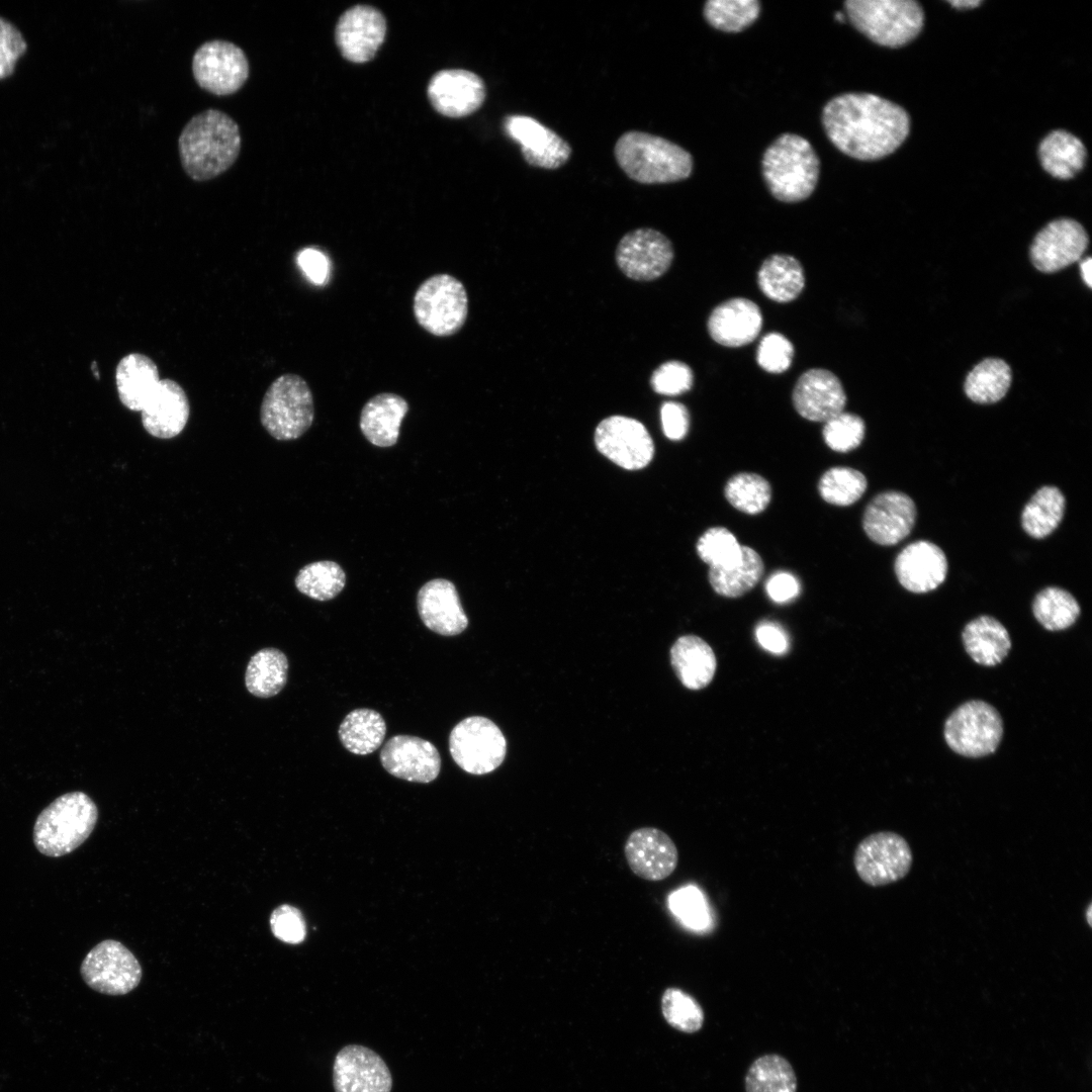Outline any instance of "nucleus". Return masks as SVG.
<instances>
[{"label":"nucleus","mask_w":1092,"mask_h":1092,"mask_svg":"<svg viewBox=\"0 0 1092 1092\" xmlns=\"http://www.w3.org/2000/svg\"><path fill=\"white\" fill-rule=\"evenodd\" d=\"M822 123L840 152L861 161L892 154L910 130V117L904 108L871 93L833 97L823 108Z\"/></svg>","instance_id":"f257e3e1"},{"label":"nucleus","mask_w":1092,"mask_h":1092,"mask_svg":"<svg viewBox=\"0 0 1092 1092\" xmlns=\"http://www.w3.org/2000/svg\"><path fill=\"white\" fill-rule=\"evenodd\" d=\"M241 145L238 123L217 109H206L191 117L178 139L182 167L197 182L229 170L239 157Z\"/></svg>","instance_id":"f03ea898"},{"label":"nucleus","mask_w":1092,"mask_h":1092,"mask_svg":"<svg viewBox=\"0 0 1092 1092\" xmlns=\"http://www.w3.org/2000/svg\"><path fill=\"white\" fill-rule=\"evenodd\" d=\"M618 165L642 184L672 183L690 177L693 157L680 146L658 135L630 130L615 144Z\"/></svg>","instance_id":"7ed1b4c3"},{"label":"nucleus","mask_w":1092,"mask_h":1092,"mask_svg":"<svg viewBox=\"0 0 1092 1092\" xmlns=\"http://www.w3.org/2000/svg\"><path fill=\"white\" fill-rule=\"evenodd\" d=\"M761 169L766 186L775 198L783 202H799L815 190L820 162L806 139L795 133H783L764 151Z\"/></svg>","instance_id":"20e7f679"},{"label":"nucleus","mask_w":1092,"mask_h":1092,"mask_svg":"<svg viewBox=\"0 0 1092 1092\" xmlns=\"http://www.w3.org/2000/svg\"><path fill=\"white\" fill-rule=\"evenodd\" d=\"M97 818V806L87 794L79 791L66 793L54 800L37 816L33 827V843L44 855H66L90 836Z\"/></svg>","instance_id":"39448f33"},{"label":"nucleus","mask_w":1092,"mask_h":1092,"mask_svg":"<svg viewBox=\"0 0 1092 1092\" xmlns=\"http://www.w3.org/2000/svg\"><path fill=\"white\" fill-rule=\"evenodd\" d=\"M852 25L874 42L901 47L922 29L924 14L913 0H847L844 2Z\"/></svg>","instance_id":"423d86ee"},{"label":"nucleus","mask_w":1092,"mask_h":1092,"mask_svg":"<svg viewBox=\"0 0 1092 1092\" xmlns=\"http://www.w3.org/2000/svg\"><path fill=\"white\" fill-rule=\"evenodd\" d=\"M313 419V395L304 378L286 373L269 385L261 402L260 421L274 439L289 441L301 437Z\"/></svg>","instance_id":"0eeeda50"},{"label":"nucleus","mask_w":1092,"mask_h":1092,"mask_svg":"<svg viewBox=\"0 0 1092 1092\" xmlns=\"http://www.w3.org/2000/svg\"><path fill=\"white\" fill-rule=\"evenodd\" d=\"M417 323L437 337L458 333L468 315V296L463 283L447 273L424 280L416 290L413 303Z\"/></svg>","instance_id":"6e6552de"},{"label":"nucleus","mask_w":1092,"mask_h":1092,"mask_svg":"<svg viewBox=\"0 0 1092 1092\" xmlns=\"http://www.w3.org/2000/svg\"><path fill=\"white\" fill-rule=\"evenodd\" d=\"M946 744L966 757L993 753L1003 736V722L990 704L972 700L959 706L946 719L943 731Z\"/></svg>","instance_id":"1a4fd4ad"},{"label":"nucleus","mask_w":1092,"mask_h":1092,"mask_svg":"<svg viewBox=\"0 0 1092 1092\" xmlns=\"http://www.w3.org/2000/svg\"><path fill=\"white\" fill-rule=\"evenodd\" d=\"M453 760L466 772L485 775L498 767L507 751L506 738L489 719L472 716L460 721L449 736Z\"/></svg>","instance_id":"9d476101"},{"label":"nucleus","mask_w":1092,"mask_h":1092,"mask_svg":"<svg viewBox=\"0 0 1092 1092\" xmlns=\"http://www.w3.org/2000/svg\"><path fill=\"white\" fill-rule=\"evenodd\" d=\"M913 855L906 839L892 831L866 836L855 847L853 867L859 879L872 887L902 880L909 873Z\"/></svg>","instance_id":"9b49d317"},{"label":"nucleus","mask_w":1092,"mask_h":1092,"mask_svg":"<svg viewBox=\"0 0 1092 1092\" xmlns=\"http://www.w3.org/2000/svg\"><path fill=\"white\" fill-rule=\"evenodd\" d=\"M84 982L105 995L118 996L132 991L143 976L142 967L121 942L106 939L96 944L80 968Z\"/></svg>","instance_id":"f8f14e48"},{"label":"nucleus","mask_w":1092,"mask_h":1092,"mask_svg":"<svg viewBox=\"0 0 1092 1092\" xmlns=\"http://www.w3.org/2000/svg\"><path fill=\"white\" fill-rule=\"evenodd\" d=\"M192 73L200 88L213 95L226 96L245 85L250 65L239 46L213 39L202 43L194 53Z\"/></svg>","instance_id":"ddd939ff"},{"label":"nucleus","mask_w":1092,"mask_h":1092,"mask_svg":"<svg viewBox=\"0 0 1092 1092\" xmlns=\"http://www.w3.org/2000/svg\"><path fill=\"white\" fill-rule=\"evenodd\" d=\"M598 450L618 466L637 470L653 458L654 444L645 426L625 416L604 419L595 432Z\"/></svg>","instance_id":"4468645a"},{"label":"nucleus","mask_w":1092,"mask_h":1092,"mask_svg":"<svg viewBox=\"0 0 1092 1092\" xmlns=\"http://www.w3.org/2000/svg\"><path fill=\"white\" fill-rule=\"evenodd\" d=\"M673 255L672 244L665 235L641 228L622 237L616 249V262L628 278L651 281L669 269Z\"/></svg>","instance_id":"2eb2a0df"},{"label":"nucleus","mask_w":1092,"mask_h":1092,"mask_svg":"<svg viewBox=\"0 0 1092 1092\" xmlns=\"http://www.w3.org/2000/svg\"><path fill=\"white\" fill-rule=\"evenodd\" d=\"M392 1075L373 1050L357 1043L343 1046L333 1064L335 1092H390Z\"/></svg>","instance_id":"dca6fc26"},{"label":"nucleus","mask_w":1092,"mask_h":1092,"mask_svg":"<svg viewBox=\"0 0 1092 1092\" xmlns=\"http://www.w3.org/2000/svg\"><path fill=\"white\" fill-rule=\"evenodd\" d=\"M1089 244L1087 232L1078 221L1060 218L1048 223L1034 237L1030 260L1043 273H1054L1078 261Z\"/></svg>","instance_id":"f3484780"},{"label":"nucleus","mask_w":1092,"mask_h":1092,"mask_svg":"<svg viewBox=\"0 0 1092 1092\" xmlns=\"http://www.w3.org/2000/svg\"><path fill=\"white\" fill-rule=\"evenodd\" d=\"M504 129L520 145L522 156L530 166L547 170L558 169L566 164L571 156L570 145L534 117L508 115L504 119Z\"/></svg>","instance_id":"a211bd4d"},{"label":"nucleus","mask_w":1092,"mask_h":1092,"mask_svg":"<svg viewBox=\"0 0 1092 1092\" xmlns=\"http://www.w3.org/2000/svg\"><path fill=\"white\" fill-rule=\"evenodd\" d=\"M624 855L633 874L649 882L668 878L678 863V850L664 831L655 827L633 830L624 844Z\"/></svg>","instance_id":"6ab92c4d"},{"label":"nucleus","mask_w":1092,"mask_h":1092,"mask_svg":"<svg viewBox=\"0 0 1092 1092\" xmlns=\"http://www.w3.org/2000/svg\"><path fill=\"white\" fill-rule=\"evenodd\" d=\"M915 520L913 499L904 492L888 490L869 503L862 516V528L873 542L891 546L910 534Z\"/></svg>","instance_id":"aec40b11"},{"label":"nucleus","mask_w":1092,"mask_h":1092,"mask_svg":"<svg viewBox=\"0 0 1092 1092\" xmlns=\"http://www.w3.org/2000/svg\"><path fill=\"white\" fill-rule=\"evenodd\" d=\"M380 761L391 776L414 783H431L441 768L434 744L411 735L391 737L381 749Z\"/></svg>","instance_id":"412c9836"},{"label":"nucleus","mask_w":1092,"mask_h":1092,"mask_svg":"<svg viewBox=\"0 0 1092 1092\" xmlns=\"http://www.w3.org/2000/svg\"><path fill=\"white\" fill-rule=\"evenodd\" d=\"M386 22L377 9L357 5L340 17L336 27V42L345 59L353 63L371 60L384 40Z\"/></svg>","instance_id":"4be33fe9"},{"label":"nucleus","mask_w":1092,"mask_h":1092,"mask_svg":"<svg viewBox=\"0 0 1092 1092\" xmlns=\"http://www.w3.org/2000/svg\"><path fill=\"white\" fill-rule=\"evenodd\" d=\"M797 413L811 422H826L843 412L846 394L839 378L823 368L805 371L793 390Z\"/></svg>","instance_id":"5701e85b"},{"label":"nucleus","mask_w":1092,"mask_h":1092,"mask_svg":"<svg viewBox=\"0 0 1092 1092\" xmlns=\"http://www.w3.org/2000/svg\"><path fill=\"white\" fill-rule=\"evenodd\" d=\"M483 80L473 72L454 69L436 73L428 86L434 108L449 117H463L476 111L485 99Z\"/></svg>","instance_id":"b1692460"},{"label":"nucleus","mask_w":1092,"mask_h":1092,"mask_svg":"<svg viewBox=\"0 0 1092 1092\" xmlns=\"http://www.w3.org/2000/svg\"><path fill=\"white\" fill-rule=\"evenodd\" d=\"M417 608L425 626L437 634L455 636L468 626L458 592L448 579L426 582L418 593Z\"/></svg>","instance_id":"393cba45"},{"label":"nucleus","mask_w":1092,"mask_h":1092,"mask_svg":"<svg viewBox=\"0 0 1092 1092\" xmlns=\"http://www.w3.org/2000/svg\"><path fill=\"white\" fill-rule=\"evenodd\" d=\"M895 572L899 582L907 590L916 594L928 593L944 581L947 573L946 556L934 543L916 541L898 554Z\"/></svg>","instance_id":"a878e982"},{"label":"nucleus","mask_w":1092,"mask_h":1092,"mask_svg":"<svg viewBox=\"0 0 1092 1092\" xmlns=\"http://www.w3.org/2000/svg\"><path fill=\"white\" fill-rule=\"evenodd\" d=\"M144 429L153 437L171 439L185 428L190 404L185 390L173 379H161L142 410Z\"/></svg>","instance_id":"bb28decb"},{"label":"nucleus","mask_w":1092,"mask_h":1092,"mask_svg":"<svg viewBox=\"0 0 1092 1092\" xmlns=\"http://www.w3.org/2000/svg\"><path fill=\"white\" fill-rule=\"evenodd\" d=\"M707 327L716 343L725 347H741L758 336L762 327V314L752 300L735 297L713 309Z\"/></svg>","instance_id":"cd10ccee"},{"label":"nucleus","mask_w":1092,"mask_h":1092,"mask_svg":"<svg viewBox=\"0 0 1092 1092\" xmlns=\"http://www.w3.org/2000/svg\"><path fill=\"white\" fill-rule=\"evenodd\" d=\"M407 412L408 403L402 396L392 392L375 394L361 410L360 430L372 445L391 447L398 440L400 425Z\"/></svg>","instance_id":"c85d7f7f"},{"label":"nucleus","mask_w":1092,"mask_h":1092,"mask_svg":"<svg viewBox=\"0 0 1092 1092\" xmlns=\"http://www.w3.org/2000/svg\"><path fill=\"white\" fill-rule=\"evenodd\" d=\"M160 380L157 364L142 353L125 355L115 369L119 400L133 412H142Z\"/></svg>","instance_id":"c756f323"},{"label":"nucleus","mask_w":1092,"mask_h":1092,"mask_svg":"<svg viewBox=\"0 0 1092 1092\" xmlns=\"http://www.w3.org/2000/svg\"><path fill=\"white\" fill-rule=\"evenodd\" d=\"M671 665L690 690L708 686L716 670V657L711 646L695 635L679 637L670 649Z\"/></svg>","instance_id":"7c9ffc66"},{"label":"nucleus","mask_w":1092,"mask_h":1092,"mask_svg":"<svg viewBox=\"0 0 1092 1092\" xmlns=\"http://www.w3.org/2000/svg\"><path fill=\"white\" fill-rule=\"evenodd\" d=\"M963 643L971 658L985 666H994L1003 661L1011 648L1006 628L997 619L986 615L965 626Z\"/></svg>","instance_id":"2f4dec72"},{"label":"nucleus","mask_w":1092,"mask_h":1092,"mask_svg":"<svg viewBox=\"0 0 1092 1092\" xmlns=\"http://www.w3.org/2000/svg\"><path fill=\"white\" fill-rule=\"evenodd\" d=\"M757 283L766 297L785 303L800 295L805 286V274L801 263L795 257L774 254L761 264Z\"/></svg>","instance_id":"473e14b6"},{"label":"nucleus","mask_w":1092,"mask_h":1092,"mask_svg":"<svg viewBox=\"0 0 1092 1092\" xmlns=\"http://www.w3.org/2000/svg\"><path fill=\"white\" fill-rule=\"evenodd\" d=\"M1038 156L1042 168L1050 175L1058 179H1071L1083 169L1087 151L1077 136L1058 129L1041 141Z\"/></svg>","instance_id":"72a5a7b5"},{"label":"nucleus","mask_w":1092,"mask_h":1092,"mask_svg":"<svg viewBox=\"0 0 1092 1092\" xmlns=\"http://www.w3.org/2000/svg\"><path fill=\"white\" fill-rule=\"evenodd\" d=\"M760 555L748 546L742 547L739 560L727 567H710L708 578L713 589L726 598H738L749 592L763 574Z\"/></svg>","instance_id":"f704fd0d"},{"label":"nucleus","mask_w":1092,"mask_h":1092,"mask_svg":"<svg viewBox=\"0 0 1092 1092\" xmlns=\"http://www.w3.org/2000/svg\"><path fill=\"white\" fill-rule=\"evenodd\" d=\"M288 660L277 648H263L248 662L245 673L247 690L258 698H271L284 688L287 681Z\"/></svg>","instance_id":"c9c22d12"},{"label":"nucleus","mask_w":1092,"mask_h":1092,"mask_svg":"<svg viewBox=\"0 0 1092 1092\" xmlns=\"http://www.w3.org/2000/svg\"><path fill=\"white\" fill-rule=\"evenodd\" d=\"M386 734L383 717L371 709L350 712L339 727V738L344 747L358 755L369 754L380 747Z\"/></svg>","instance_id":"e433bc0d"},{"label":"nucleus","mask_w":1092,"mask_h":1092,"mask_svg":"<svg viewBox=\"0 0 1092 1092\" xmlns=\"http://www.w3.org/2000/svg\"><path fill=\"white\" fill-rule=\"evenodd\" d=\"M1065 504V496L1058 487H1040L1022 511L1021 524L1024 531L1036 539L1052 534L1063 519Z\"/></svg>","instance_id":"4c0bfd02"},{"label":"nucleus","mask_w":1092,"mask_h":1092,"mask_svg":"<svg viewBox=\"0 0 1092 1092\" xmlns=\"http://www.w3.org/2000/svg\"><path fill=\"white\" fill-rule=\"evenodd\" d=\"M1011 379V369L1004 360L987 358L969 372L964 388L967 396L974 402L994 403L1005 396Z\"/></svg>","instance_id":"58836bf2"},{"label":"nucleus","mask_w":1092,"mask_h":1092,"mask_svg":"<svg viewBox=\"0 0 1092 1092\" xmlns=\"http://www.w3.org/2000/svg\"><path fill=\"white\" fill-rule=\"evenodd\" d=\"M745 1092H797L798 1081L791 1063L781 1055L755 1059L744 1079Z\"/></svg>","instance_id":"ea45409f"},{"label":"nucleus","mask_w":1092,"mask_h":1092,"mask_svg":"<svg viewBox=\"0 0 1092 1092\" xmlns=\"http://www.w3.org/2000/svg\"><path fill=\"white\" fill-rule=\"evenodd\" d=\"M1032 611L1035 619L1050 631L1071 627L1080 615L1077 600L1067 590L1050 586L1034 598Z\"/></svg>","instance_id":"a19ab883"},{"label":"nucleus","mask_w":1092,"mask_h":1092,"mask_svg":"<svg viewBox=\"0 0 1092 1092\" xmlns=\"http://www.w3.org/2000/svg\"><path fill=\"white\" fill-rule=\"evenodd\" d=\"M294 583L299 593L310 599L329 601L345 587L346 573L335 561H315L298 571Z\"/></svg>","instance_id":"79ce46f5"},{"label":"nucleus","mask_w":1092,"mask_h":1092,"mask_svg":"<svg viewBox=\"0 0 1092 1092\" xmlns=\"http://www.w3.org/2000/svg\"><path fill=\"white\" fill-rule=\"evenodd\" d=\"M728 503L748 515L763 512L771 498L769 482L759 474L740 472L728 479L724 488Z\"/></svg>","instance_id":"37998d69"},{"label":"nucleus","mask_w":1092,"mask_h":1092,"mask_svg":"<svg viewBox=\"0 0 1092 1092\" xmlns=\"http://www.w3.org/2000/svg\"><path fill=\"white\" fill-rule=\"evenodd\" d=\"M757 0H709L704 4V17L716 29L739 32L750 26L759 16Z\"/></svg>","instance_id":"c03bdc74"},{"label":"nucleus","mask_w":1092,"mask_h":1092,"mask_svg":"<svg viewBox=\"0 0 1092 1092\" xmlns=\"http://www.w3.org/2000/svg\"><path fill=\"white\" fill-rule=\"evenodd\" d=\"M867 484V478L860 471L850 467L836 466L822 474L818 482V491L826 503L847 507L862 496Z\"/></svg>","instance_id":"a18cd8bd"},{"label":"nucleus","mask_w":1092,"mask_h":1092,"mask_svg":"<svg viewBox=\"0 0 1092 1092\" xmlns=\"http://www.w3.org/2000/svg\"><path fill=\"white\" fill-rule=\"evenodd\" d=\"M660 1007L666 1023L680 1032L695 1033L703 1027V1007L695 997L680 988H666L661 995Z\"/></svg>","instance_id":"49530a36"},{"label":"nucleus","mask_w":1092,"mask_h":1092,"mask_svg":"<svg viewBox=\"0 0 1092 1092\" xmlns=\"http://www.w3.org/2000/svg\"><path fill=\"white\" fill-rule=\"evenodd\" d=\"M742 545L734 534L724 527H712L697 542L699 557L710 567H727L741 557Z\"/></svg>","instance_id":"de8ad7c7"},{"label":"nucleus","mask_w":1092,"mask_h":1092,"mask_svg":"<svg viewBox=\"0 0 1092 1092\" xmlns=\"http://www.w3.org/2000/svg\"><path fill=\"white\" fill-rule=\"evenodd\" d=\"M863 420L854 414L841 412L825 422L822 436L833 451L846 453L857 448L864 438Z\"/></svg>","instance_id":"09e8293b"},{"label":"nucleus","mask_w":1092,"mask_h":1092,"mask_svg":"<svg viewBox=\"0 0 1092 1092\" xmlns=\"http://www.w3.org/2000/svg\"><path fill=\"white\" fill-rule=\"evenodd\" d=\"M793 356V344L780 333L765 335L756 351L757 364L770 373L785 372L791 366Z\"/></svg>","instance_id":"8fccbe9b"},{"label":"nucleus","mask_w":1092,"mask_h":1092,"mask_svg":"<svg viewBox=\"0 0 1092 1092\" xmlns=\"http://www.w3.org/2000/svg\"><path fill=\"white\" fill-rule=\"evenodd\" d=\"M693 371L684 362L671 360L661 364L651 375L650 384L656 393L678 395L691 389Z\"/></svg>","instance_id":"3c124183"},{"label":"nucleus","mask_w":1092,"mask_h":1092,"mask_svg":"<svg viewBox=\"0 0 1092 1092\" xmlns=\"http://www.w3.org/2000/svg\"><path fill=\"white\" fill-rule=\"evenodd\" d=\"M272 933L280 940L297 944L306 935V926L301 912L290 905L277 907L270 916Z\"/></svg>","instance_id":"603ef678"},{"label":"nucleus","mask_w":1092,"mask_h":1092,"mask_svg":"<svg viewBox=\"0 0 1092 1092\" xmlns=\"http://www.w3.org/2000/svg\"><path fill=\"white\" fill-rule=\"evenodd\" d=\"M672 911L687 924L701 928L706 924L708 913L702 894L693 887L680 889L669 898Z\"/></svg>","instance_id":"864d4df0"},{"label":"nucleus","mask_w":1092,"mask_h":1092,"mask_svg":"<svg viewBox=\"0 0 1092 1092\" xmlns=\"http://www.w3.org/2000/svg\"><path fill=\"white\" fill-rule=\"evenodd\" d=\"M26 48L20 31L0 17V79L13 73L17 60L25 53Z\"/></svg>","instance_id":"5fc2aeb1"},{"label":"nucleus","mask_w":1092,"mask_h":1092,"mask_svg":"<svg viewBox=\"0 0 1092 1092\" xmlns=\"http://www.w3.org/2000/svg\"><path fill=\"white\" fill-rule=\"evenodd\" d=\"M661 425L664 435L678 441L686 437L689 431L690 418L687 407L679 402L666 401L660 410Z\"/></svg>","instance_id":"6e6d98bb"},{"label":"nucleus","mask_w":1092,"mask_h":1092,"mask_svg":"<svg viewBox=\"0 0 1092 1092\" xmlns=\"http://www.w3.org/2000/svg\"><path fill=\"white\" fill-rule=\"evenodd\" d=\"M798 578L788 571L774 572L765 582V590L768 597L776 603H788L800 594Z\"/></svg>","instance_id":"4d7b16f0"},{"label":"nucleus","mask_w":1092,"mask_h":1092,"mask_svg":"<svg viewBox=\"0 0 1092 1092\" xmlns=\"http://www.w3.org/2000/svg\"><path fill=\"white\" fill-rule=\"evenodd\" d=\"M298 264L308 279L314 284L326 282L330 264L325 254L313 248H305L298 254Z\"/></svg>","instance_id":"13d9d810"},{"label":"nucleus","mask_w":1092,"mask_h":1092,"mask_svg":"<svg viewBox=\"0 0 1092 1092\" xmlns=\"http://www.w3.org/2000/svg\"><path fill=\"white\" fill-rule=\"evenodd\" d=\"M758 643L766 650L782 654L789 647V638L784 629L772 622H761L755 629Z\"/></svg>","instance_id":"bf43d9fd"},{"label":"nucleus","mask_w":1092,"mask_h":1092,"mask_svg":"<svg viewBox=\"0 0 1092 1092\" xmlns=\"http://www.w3.org/2000/svg\"><path fill=\"white\" fill-rule=\"evenodd\" d=\"M1091 261H1092L1091 258L1087 257L1085 260H1083L1081 262V265H1080L1083 280L1085 281V283L1087 284L1088 287H1091V283H1092V280H1091Z\"/></svg>","instance_id":"052dcab7"},{"label":"nucleus","mask_w":1092,"mask_h":1092,"mask_svg":"<svg viewBox=\"0 0 1092 1092\" xmlns=\"http://www.w3.org/2000/svg\"><path fill=\"white\" fill-rule=\"evenodd\" d=\"M948 3L957 9H970L979 6L982 1L980 0H951Z\"/></svg>","instance_id":"680f3d73"},{"label":"nucleus","mask_w":1092,"mask_h":1092,"mask_svg":"<svg viewBox=\"0 0 1092 1092\" xmlns=\"http://www.w3.org/2000/svg\"><path fill=\"white\" fill-rule=\"evenodd\" d=\"M1091 910H1092V905L1090 903L1089 906L1087 907V911H1086L1087 923L1090 926H1091Z\"/></svg>","instance_id":"e2e57ef3"},{"label":"nucleus","mask_w":1092,"mask_h":1092,"mask_svg":"<svg viewBox=\"0 0 1092 1092\" xmlns=\"http://www.w3.org/2000/svg\"><path fill=\"white\" fill-rule=\"evenodd\" d=\"M834 17H835V19H836L837 21H839V22H843V21H844V17H845V16H844V14H843V13H841L840 11H838V12H836V13H835Z\"/></svg>","instance_id":"0e129e2a"}]
</instances>
